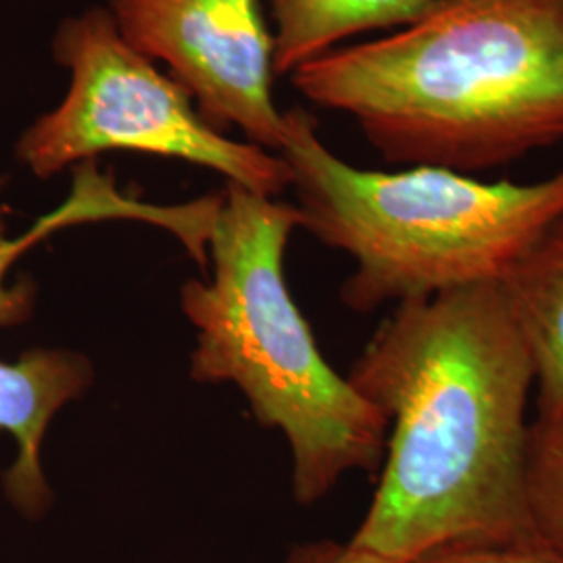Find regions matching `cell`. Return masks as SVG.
Here are the masks:
<instances>
[{"instance_id": "cell-9", "label": "cell", "mask_w": 563, "mask_h": 563, "mask_svg": "<svg viewBox=\"0 0 563 563\" xmlns=\"http://www.w3.org/2000/svg\"><path fill=\"white\" fill-rule=\"evenodd\" d=\"M439 0H272L274 71L292 74L342 41L369 30L411 25Z\"/></svg>"}, {"instance_id": "cell-2", "label": "cell", "mask_w": 563, "mask_h": 563, "mask_svg": "<svg viewBox=\"0 0 563 563\" xmlns=\"http://www.w3.org/2000/svg\"><path fill=\"white\" fill-rule=\"evenodd\" d=\"M384 162L476 174L563 142V0H439L290 74Z\"/></svg>"}, {"instance_id": "cell-8", "label": "cell", "mask_w": 563, "mask_h": 563, "mask_svg": "<svg viewBox=\"0 0 563 563\" xmlns=\"http://www.w3.org/2000/svg\"><path fill=\"white\" fill-rule=\"evenodd\" d=\"M537 369V409L563 402V218L499 282Z\"/></svg>"}, {"instance_id": "cell-11", "label": "cell", "mask_w": 563, "mask_h": 563, "mask_svg": "<svg viewBox=\"0 0 563 563\" xmlns=\"http://www.w3.org/2000/svg\"><path fill=\"white\" fill-rule=\"evenodd\" d=\"M409 563H563V555L530 532L501 541L439 544Z\"/></svg>"}, {"instance_id": "cell-13", "label": "cell", "mask_w": 563, "mask_h": 563, "mask_svg": "<svg viewBox=\"0 0 563 563\" xmlns=\"http://www.w3.org/2000/svg\"><path fill=\"white\" fill-rule=\"evenodd\" d=\"M2 186H4V178H0V190H2Z\"/></svg>"}, {"instance_id": "cell-12", "label": "cell", "mask_w": 563, "mask_h": 563, "mask_svg": "<svg viewBox=\"0 0 563 563\" xmlns=\"http://www.w3.org/2000/svg\"><path fill=\"white\" fill-rule=\"evenodd\" d=\"M284 563H393L346 541H311L295 547Z\"/></svg>"}, {"instance_id": "cell-3", "label": "cell", "mask_w": 563, "mask_h": 563, "mask_svg": "<svg viewBox=\"0 0 563 563\" xmlns=\"http://www.w3.org/2000/svg\"><path fill=\"white\" fill-rule=\"evenodd\" d=\"M301 228L297 205L228 184L209 225L213 276L181 288L197 328L190 376L236 384L257 422L292 453V495L313 505L349 472L383 465L388 420L339 376L284 280V251Z\"/></svg>"}, {"instance_id": "cell-6", "label": "cell", "mask_w": 563, "mask_h": 563, "mask_svg": "<svg viewBox=\"0 0 563 563\" xmlns=\"http://www.w3.org/2000/svg\"><path fill=\"white\" fill-rule=\"evenodd\" d=\"M109 11L139 53L169 65L202 120L280 151L284 113L272 97L274 36L262 0H111Z\"/></svg>"}, {"instance_id": "cell-4", "label": "cell", "mask_w": 563, "mask_h": 563, "mask_svg": "<svg viewBox=\"0 0 563 563\" xmlns=\"http://www.w3.org/2000/svg\"><path fill=\"white\" fill-rule=\"evenodd\" d=\"M318 132L301 107L286 111L278 155L301 228L355 262L341 288L353 311L501 282L563 218V169L530 184L428 165L369 172L339 159Z\"/></svg>"}, {"instance_id": "cell-1", "label": "cell", "mask_w": 563, "mask_h": 563, "mask_svg": "<svg viewBox=\"0 0 563 563\" xmlns=\"http://www.w3.org/2000/svg\"><path fill=\"white\" fill-rule=\"evenodd\" d=\"M346 380L388 420L355 547L409 563L439 544L530 534L537 369L499 282L399 302Z\"/></svg>"}, {"instance_id": "cell-10", "label": "cell", "mask_w": 563, "mask_h": 563, "mask_svg": "<svg viewBox=\"0 0 563 563\" xmlns=\"http://www.w3.org/2000/svg\"><path fill=\"white\" fill-rule=\"evenodd\" d=\"M523 497L532 532L563 555V402L530 420Z\"/></svg>"}, {"instance_id": "cell-7", "label": "cell", "mask_w": 563, "mask_h": 563, "mask_svg": "<svg viewBox=\"0 0 563 563\" xmlns=\"http://www.w3.org/2000/svg\"><path fill=\"white\" fill-rule=\"evenodd\" d=\"M0 222V276L7 269ZM92 383L90 362L71 351L36 349L18 362H0V430L18 443V457L4 474V493L21 514L36 518L51 501L42 470V443L53 418Z\"/></svg>"}, {"instance_id": "cell-5", "label": "cell", "mask_w": 563, "mask_h": 563, "mask_svg": "<svg viewBox=\"0 0 563 563\" xmlns=\"http://www.w3.org/2000/svg\"><path fill=\"white\" fill-rule=\"evenodd\" d=\"M53 55L69 71V90L15 146L36 178H53L101 153L130 151L216 169L228 184L272 199L290 186V167L278 153L232 141L202 120L180 84L121 36L109 9L63 21Z\"/></svg>"}]
</instances>
